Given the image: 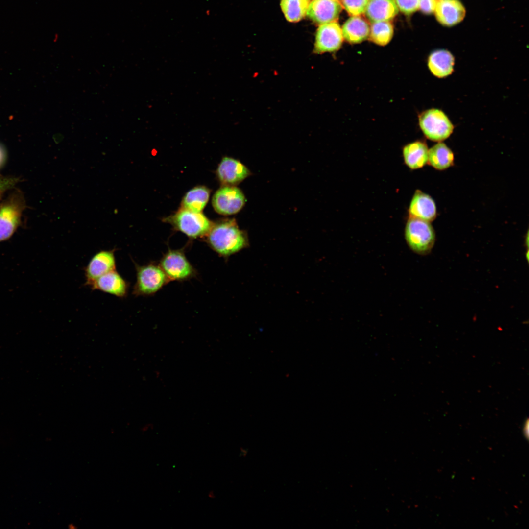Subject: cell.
I'll return each instance as SVG.
<instances>
[{"label": "cell", "instance_id": "cell-1", "mask_svg": "<svg viewBox=\"0 0 529 529\" xmlns=\"http://www.w3.org/2000/svg\"><path fill=\"white\" fill-rule=\"evenodd\" d=\"M205 240L212 250L224 258L249 246L246 232L239 228L235 219L214 223Z\"/></svg>", "mask_w": 529, "mask_h": 529}, {"label": "cell", "instance_id": "cell-2", "mask_svg": "<svg viewBox=\"0 0 529 529\" xmlns=\"http://www.w3.org/2000/svg\"><path fill=\"white\" fill-rule=\"evenodd\" d=\"M163 220L192 239L205 238L214 223L202 212H194L182 208Z\"/></svg>", "mask_w": 529, "mask_h": 529}, {"label": "cell", "instance_id": "cell-3", "mask_svg": "<svg viewBox=\"0 0 529 529\" xmlns=\"http://www.w3.org/2000/svg\"><path fill=\"white\" fill-rule=\"evenodd\" d=\"M405 238L410 250L420 255L428 254L435 240L434 230L429 222L410 216L406 225Z\"/></svg>", "mask_w": 529, "mask_h": 529}, {"label": "cell", "instance_id": "cell-4", "mask_svg": "<svg viewBox=\"0 0 529 529\" xmlns=\"http://www.w3.org/2000/svg\"><path fill=\"white\" fill-rule=\"evenodd\" d=\"M135 265L136 281L132 294L136 296L152 295L169 282L158 264L151 262L139 265L135 263Z\"/></svg>", "mask_w": 529, "mask_h": 529}, {"label": "cell", "instance_id": "cell-5", "mask_svg": "<svg viewBox=\"0 0 529 529\" xmlns=\"http://www.w3.org/2000/svg\"><path fill=\"white\" fill-rule=\"evenodd\" d=\"M158 264L169 282L187 281L197 275L196 270L182 250H168L163 255Z\"/></svg>", "mask_w": 529, "mask_h": 529}, {"label": "cell", "instance_id": "cell-6", "mask_svg": "<svg viewBox=\"0 0 529 529\" xmlns=\"http://www.w3.org/2000/svg\"><path fill=\"white\" fill-rule=\"evenodd\" d=\"M420 127L426 137L433 141H441L450 136L454 126L442 111L431 109L423 112L419 117Z\"/></svg>", "mask_w": 529, "mask_h": 529}, {"label": "cell", "instance_id": "cell-7", "mask_svg": "<svg viewBox=\"0 0 529 529\" xmlns=\"http://www.w3.org/2000/svg\"><path fill=\"white\" fill-rule=\"evenodd\" d=\"M24 200L18 194L10 196L0 205V242L9 240L19 227Z\"/></svg>", "mask_w": 529, "mask_h": 529}, {"label": "cell", "instance_id": "cell-8", "mask_svg": "<svg viewBox=\"0 0 529 529\" xmlns=\"http://www.w3.org/2000/svg\"><path fill=\"white\" fill-rule=\"evenodd\" d=\"M242 192L235 186L223 185L212 198V206L217 213L224 216L239 212L245 203Z\"/></svg>", "mask_w": 529, "mask_h": 529}, {"label": "cell", "instance_id": "cell-9", "mask_svg": "<svg viewBox=\"0 0 529 529\" xmlns=\"http://www.w3.org/2000/svg\"><path fill=\"white\" fill-rule=\"evenodd\" d=\"M343 40L342 30L336 21L320 24L315 36L313 52L321 54L336 51L340 48Z\"/></svg>", "mask_w": 529, "mask_h": 529}, {"label": "cell", "instance_id": "cell-10", "mask_svg": "<svg viewBox=\"0 0 529 529\" xmlns=\"http://www.w3.org/2000/svg\"><path fill=\"white\" fill-rule=\"evenodd\" d=\"M115 249L102 250L96 253L85 267V285L90 286L102 275L116 270Z\"/></svg>", "mask_w": 529, "mask_h": 529}, {"label": "cell", "instance_id": "cell-11", "mask_svg": "<svg viewBox=\"0 0 529 529\" xmlns=\"http://www.w3.org/2000/svg\"><path fill=\"white\" fill-rule=\"evenodd\" d=\"M216 174L222 185L236 186L250 175L251 173L239 160L224 157L218 166Z\"/></svg>", "mask_w": 529, "mask_h": 529}, {"label": "cell", "instance_id": "cell-12", "mask_svg": "<svg viewBox=\"0 0 529 529\" xmlns=\"http://www.w3.org/2000/svg\"><path fill=\"white\" fill-rule=\"evenodd\" d=\"M342 9L337 0H313L310 2L306 14L314 23L322 24L336 21Z\"/></svg>", "mask_w": 529, "mask_h": 529}, {"label": "cell", "instance_id": "cell-13", "mask_svg": "<svg viewBox=\"0 0 529 529\" xmlns=\"http://www.w3.org/2000/svg\"><path fill=\"white\" fill-rule=\"evenodd\" d=\"M434 12L440 24L450 27L463 20L466 10L459 0H438Z\"/></svg>", "mask_w": 529, "mask_h": 529}, {"label": "cell", "instance_id": "cell-14", "mask_svg": "<svg viewBox=\"0 0 529 529\" xmlns=\"http://www.w3.org/2000/svg\"><path fill=\"white\" fill-rule=\"evenodd\" d=\"M129 283L117 271H111L96 279L91 285L93 290H98L120 298L128 294Z\"/></svg>", "mask_w": 529, "mask_h": 529}, {"label": "cell", "instance_id": "cell-15", "mask_svg": "<svg viewBox=\"0 0 529 529\" xmlns=\"http://www.w3.org/2000/svg\"><path fill=\"white\" fill-rule=\"evenodd\" d=\"M409 212L410 217L430 222L436 216V207L433 200L428 194L417 190L410 203Z\"/></svg>", "mask_w": 529, "mask_h": 529}, {"label": "cell", "instance_id": "cell-16", "mask_svg": "<svg viewBox=\"0 0 529 529\" xmlns=\"http://www.w3.org/2000/svg\"><path fill=\"white\" fill-rule=\"evenodd\" d=\"M365 13L372 23L388 21L398 12L395 0H369Z\"/></svg>", "mask_w": 529, "mask_h": 529}, {"label": "cell", "instance_id": "cell-17", "mask_svg": "<svg viewBox=\"0 0 529 529\" xmlns=\"http://www.w3.org/2000/svg\"><path fill=\"white\" fill-rule=\"evenodd\" d=\"M454 57L448 50L438 49L432 52L428 57V66L434 76L443 78L453 71Z\"/></svg>", "mask_w": 529, "mask_h": 529}, {"label": "cell", "instance_id": "cell-18", "mask_svg": "<svg viewBox=\"0 0 529 529\" xmlns=\"http://www.w3.org/2000/svg\"><path fill=\"white\" fill-rule=\"evenodd\" d=\"M341 30L343 38L351 43L362 42L368 37L370 32V27L366 21L357 16L348 19Z\"/></svg>", "mask_w": 529, "mask_h": 529}, {"label": "cell", "instance_id": "cell-19", "mask_svg": "<svg viewBox=\"0 0 529 529\" xmlns=\"http://www.w3.org/2000/svg\"><path fill=\"white\" fill-rule=\"evenodd\" d=\"M428 150L427 145L422 142L408 144L403 149L405 164L412 169L421 168L428 162Z\"/></svg>", "mask_w": 529, "mask_h": 529}, {"label": "cell", "instance_id": "cell-20", "mask_svg": "<svg viewBox=\"0 0 529 529\" xmlns=\"http://www.w3.org/2000/svg\"><path fill=\"white\" fill-rule=\"evenodd\" d=\"M210 192V190L204 186L191 189L183 197L181 208L194 212H202L209 200Z\"/></svg>", "mask_w": 529, "mask_h": 529}, {"label": "cell", "instance_id": "cell-21", "mask_svg": "<svg viewBox=\"0 0 529 529\" xmlns=\"http://www.w3.org/2000/svg\"><path fill=\"white\" fill-rule=\"evenodd\" d=\"M454 155L451 150L443 143L440 142L428 150L429 163L438 170L446 169L452 166Z\"/></svg>", "mask_w": 529, "mask_h": 529}, {"label": "cell", "instance_id": "cell-22", "mask_svg": "<svg viewBox=\"0 0 529 529\" xmlns=\"http://www.w3.org/2000/svg\"><path fill=\"white\" fill-rule=\"evenodd\" d=\"M310 0H281L280 5L286 19L297 22L306 14Z\"/></svg>", "mask_w": 529, "mask_h": 529}, {"label": "cell", "instance_id": "cell-23", "mask_svg": "<svg viewBox=\"0 0 529 529\" xmlns=\"http://www.w3.org/2000/svg\"><path fill=\"white\" fill-rule=\"evenodd\" d=\"M393 34V26L389 22H376L373 23L370 29V39L376 44L385 46L391 40Z\"/></svg>", "mask_w": 529, "mask_h": 529}, {"label": "cell", "instance_id": "cell-24", "mask_svg": "<svg viewBox=\"0 0 529 529\" xmlns=\"http://www.w3.org/2000/svg\"><path fill=\"white\" fill-rule=\"evenodd\" d=\"M369 0H342V4L351 15L359 16L365 12Z\"/></svg>", "mask_w": 529, "mask_h": 529}, {"label": "cell", "instance_id": "cell-25", "mask_svg": "<svg viewBox=\"0 0 529 529\" xmlns=\"http://www.w3.org/2000/svg\"><path fill=\"white\" fill-rule=\"evenodd\" d=\"M398 8L406 15H410L419 9L420 0H395Z\"/></svg>", "mask_w": 529, "mask_h": 529}, {"label": "cell", "instance_id": "cell-26", "mask_svg": "<svg viewBox=\"0 0 529 529\" xmlns=\"http://www.w3.org/2000/svg\"><path fill=\"white\" fill-rule=\"evenodd\" d=\"M437 2V0H420L419 8L424 14H432L434 12Z\"/></svg>", "mask_w": 529, "mask_h": 529}, {"label": "cell", "instance_id": "cell-27", "mask_svg": "<svg viewBox=\"0 0 529 529\" xmlns=\"http://www.w3.org/2000/svg\"><path fill=\"white\" fill-rule=\"evenodd\" d=\"M17 180L13 178H0V196L9 188H12Z\"/></svg>", "mask_w": 529, "mask_h": 529}, {"label": "cell", "instance_id": "cell-28", "mask_svg": "<svg viewBox=\"0 0 529 529\" xmlns=\"http://www.w3.org/2000/svg\"><path fill=\"white\" fill-rule=\"evenodd\" d=\"M523 432H524V434L525 437H526L527 439H528V437H529V422H528V420H527L526 421V422H525V424H524V428H523Z\"/></svg>", "mask_w": 529, "mask_h": 529}, {"label": "cell", "instance_id": "cell-29", "mask_svg": "<svg viewBox=\"0 0 529 529\" xmlns=\"http://www.w3.org/2000/svg\"><path fill=\"white\" fill-rule=\"evenodd\" d=\"M3 153L4 152H3V150H2V149H1L0 148V166L1 165H2V163H3V161H4V153Z\"/></svg>", "mask_w": 529, "mask_h": 529}, {"label": "cell", "instance_id": "cell-30", "mask_svg": "<svg viewBox=\"0 0 529 529\" xmlns=\"http://www.w3.org/2000/svg\"><path fill=\"white\" fill-rule=\"evenodd\" d=\"M208 496L210 499H215L216 497V495L214 491L213 490H210L208 492Z\"/></svg>", "mask_w": 529, "mask_h": 529}, {"label": "cell", "instance_id": "cell-31", "mask_svg": "<svg viewBox=\"0 0 529 529\" xmlns=\"http://www.w3.org/2000/svg\"><path fill=\"white\" fill-rule=\"evenodd\" d=\"M152 428H153V425H150V424L147 425L145 426L143 428V432H145V431H147L149 429H152Z\"/></svg>", "mask_w": 529, "mask_h": 529}]
</instances>
